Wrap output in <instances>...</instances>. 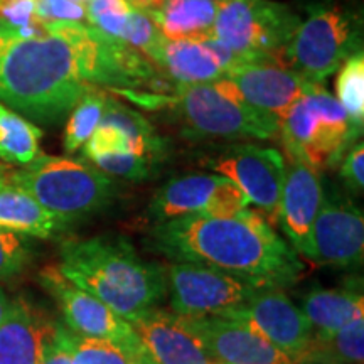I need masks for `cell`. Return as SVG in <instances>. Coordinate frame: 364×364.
<instances>
[{
  "label": "cell",
  "mask_w": 364,
  "mask_h": 364,
  "mask_svg": "<svg viewBox=\"0 0 364 364\" xmlns=\"http://www.w3.org/2000/svg\"><path fill=\"white\" fill-rule=\"evenodd\" d=\"M154 83L144 54L88 22H46L34 36L0 26V103L27 120L58 124L91 90Z\"/></svg>",
  "instance_id": "1"
},
{
  "label": "cell",
  "mask_w": 364,
  "mask_h": 364,
  "mask_svg": "<svg viewBox=\"0 0 364 364\" xmlns=\"http://www.w3.org/2000/svg\"><path fill=\"white\" fill-rule=\"evenodd\" d=\"M150 247L174 262L220 268L262 289H285L304 263L265 218L247 208L233 216H182L157 223Z\"/></svg>",
  "instance_id": "2"
},
{
  "label": "cell",
  "mask_w": 364,
  "mask_h": 364,
  "mask_svg": "<svg viewBox=\"0 0 364 364\" xmlns=\"http://www.w3.org/2000/svg\"><path fill=\"white\" fill-rule=\"evenodd\" d=\"M59 255L58 270L68 282L129 322L167 297L166 268L144 260L122 236L66 241Z\"/></svg>",
  "instance_id": "3"
},
{
  "label": "cell",
  "mask_w": 364,
  "mask_h": 364,
  "mask_svg": "<svg viewBox=\"0 0 364 364\" xmlns=\"http://www.w3.org/2000/svg\"><path fill=\"white\" fill-rule=\"evenodd\" d=\"M117 93L144 107L171 108L194 140H272L279 136L277 118L250 107L225 78L215 83L176 85L172 97L129 90Z\"/></svg>",
  "instance_id": "4"
},
{
  "label": "cell",
  "mask_w": 364,
  "mask_h": 364,
  "mask_svg": "<svg viewBox=\"0 0 364 364\" xmlns=\"http://www.w3.org/2000/svg\"><path fill=\"white\" fill-rule=\"evenodd\" d=\"M7 181L29 193L65 225L105 211L117 196V182L93 164L46 154L9 172Z\"/></svg>",
  "instance_id": "5"
},
{
  "label": "cell",
  "mask_w": 364,
  "mask_h": 364,
  "mask_svg": "<svg viewBox=\"0 0 364 364\" xmlns=\"http://www.w3.org/2000/svg\"><path fill=\"white\" fill-rule=\"evenodd\" d=\"M279 136L290 159L316 172L336 166L358 139L338 98L312 83L279 122Z\"/></svg>",
  "instance_id": "6"
},
{
  "label": "cell",
  "mask_w": 364,
  "mask_h": 364,
  "mask_svg": "<svg viewBox=\"0 0 364 364\" xmlns=\"http://www.w3.org/2000/svg\"><path fill=\"white\" fill-rule=\"evenodd\" d=\"M359 51L361 22L346 9L329 4L316 7L306 21H300L277 61L311 83L324 85L346 59Z\"/></svg>",
  "instance_id": "7"
},
{
  "label": "cell",
  "mask_w": 364,
  "mask_h": 364,
  "mask_svg": "<svg viewBox=\"0 0 364 364\" xmlns=\"http://www.w3.org/2000/svg\"><path fill=\"white\" fill-rule=\"evenodd\" d=\"M299 24L297 14L275 0H218L213 34L250 63L277 61Z\"/></svg>",
  "instance_id": "8"
},
{
  "label": "cell",
  "mask_w": 364,
  "mask_h": 364,
  "mask_svg": "<svg viewBox=\"0 0 364 364\" xmlns=\"http://www.w3.org/2000/svg\"><path fill=\"white\" fill-rule=\"evenodd\" d=\"M167 294L179 316H225L247 304L262 287L201 263L174 262L166 268Z\"/></svg>",
  "instance_id": "9"
},
{
  "label": "cell",
  "mask_w": 364,
  "mask_h": 364,
  "mask_svg": "<svg viewBox=\"0 0 364 364\" xmlns=\"http://www.w3.org/2000/svg\"><path fill=\"white\" fill-rule=\"evenodd\" d=\"M250 206L235 182L220 174H189L167 181L154 194L149 213L157 223L182 216H233Z\"/></svg>",
  "instance_id": "10"
},
{
  "label": "cell",
  "mask_w": 364,
  "mask_h": 364,
  "mask_svg": "<svg viewBox=\"0 0 364 364\" xmlns=\"http://www.w3.org/2000/svg\"><path fill=\"white\" fill-rule=\"evenodd\" d=\"M41 282L56 299L65 317V326L83 338L105 339L127 346L134 351H145L142 341L132 326L107 304L68 282L58 267H49L41 273Z\"/></svg>",
  "instance_id": "11"
},
{
  "label": "cell",
  "mask_w": 364,
  "mask_h": 364,
  "mask_svg": "<svg viewBox=\"0 0 364 364\" xmlns=\"http://www.w3.org/2000/svg\"><path fill=\"white\" fill-rule=\"evenodd\" d=\"M206 164L216 174L235 182L268 220L277 221L285 177V159L279 150L258 144H238Z\"/></svg>",
  "instance_id": "12"
},
{
  "label": "cell",
  "mask_w": 364,
  "mask_h": 364,
  "mask_svg": "<svg viewBox=\"0 0 364 364\" xmlns=\"http://www.w3.org/2000/svg\"><path fill=\"white\" fill-rule=\"evenodd\" d=\"M218 317L248 326L294 363L302 358L314 336L311 322L282 289H262L247 304Z\"/></svg>",
  "instance_id": "13"
},
{
  "label": "cell",
  "mask_w": 364,
  "mask_h": 364,
  "mask_svg": "<svg viewBox=\"0 0 364 364\" xmlns=\"http://www.w3.org/2000/svg\"><path fill=\"white\" fill-rule=\"evenodd\" d=\"M213 361L225 364H295L248 326L218 316H181Z\"/></svg>",
  "instance_id": "14"
},
{
  "label": "cell",
  "mask_w": 364,
  "mask_h": 364,
  "mask_svg": "<svg viewBox=\"0 0 364 364\" xmlns=\"http://www.w3.org/2000/svg\"><path fill=\"white\" fill-rule=\"evenodd\" d=\"M312 260L322 265L358 267L364 258V216L351 201L324 194L312 230Z\"/></svg>",
  "instance_id": "15"
},
{
  "label": "cell",
  "mask_w": 364,
  "mask_h": 364,
  "mask_svg": "<svg viewBox=\"0 0 364 364\" xmlns=\"http://www.w3.org/2000/svg\"><path fill=\"white\" fill-rule=\"evenodd\" d=\"M250 107L268 113L277 122L287 115L292 105L306 95L311 81L280 63L265 61L245 63L223 76Z\"/></svg>",
  "instance_id": "16"
},
{
  "label": "cell",
  "mask_w": 364,
  "mask_h": 364,
  "mask_svg": "<svg viewBox=\"0 0 364 364\" xmlns=\"http://www.w3.org/2000/svg\"><path fill=\"white\" fill-rule=\"evenodd\" d=\"M324 199L318 172L295 159L285 162L277 221L295 253L312 260V230Z\"/></svg>",
  "instance_id": "17"
},
{
  "label": "cell",
  "mask_w": 364,
  "mask_h": 364,
  "mask_svg": "<svg viewBox=\"0 0 364 364\" xmlns=\"http://www.w3.org/2000/svg\"><path fill=\"white\" fill-rule=\"evenodd\" d=\"M145 351L156 364H211L206 349L179 314L150 309L132 318Z\"/></svg>",
  "instance_id": "18"
},
{
  "label": "cell",
  "mask_w": 364,
  "mask_h": 364,
  "mask_svg": "<svg viewBox=\"0 0 364 364\" xmlns=\"http://www.w3.org/2000/svg\"><path fill=\"white\" fill-rule=\"evenodd\" d=\"M54 324L27 300H12L0 324V364H39Z\"/></svg>",
  "instance_id": "19"
},
{
  "label": "cell",
  "mask_w": 364,
  "mask_h": 364,
  "mask_svg": "<svg viewBox=\"0 0 364 364\" xmlns=\"http://www.w3.org/2000/svg\"><path fill=\"white\" fill-rule=\"evenodd\" d=\"M150 63L176 85L215 83L223 78V71L215 58L201 43L193 39L169 41L164 38Z\"/></svg>",
  "instance_id": "20"
},
{
  "label": "cell",
  "mask_w": 364,
  "mask_h": 364,
  "mask_svg": "<svg viewBox=\"0 0 364 364\" xmlns=\"http://www.w3.org/2000/svg\"><path fill=\"white\" fill-rule=\"evenodd\" d=\"M300 311L311 322L314 332L329 334L364 317V297L361 287L341 289H312L302 297Z\"/></svg>",
  "instance_id": "21"
},
{
  "label": "cell",
  "mask_w": 364,
  "mask_h": 364,
  "mask_svg": "<svg viewBox=\"0 0 364 364\" xmlns=\"http://www.w3.org/2000/svg\"><path fill=\"white\" fill-rule=\"evenodd\" d=\"M66 225L44 209L29 193L7 179L0 182V228L17 235L53 238Z\"/></svg>",
  "instance_id": "22"
},
{
  "label": "cell",
  "mask_w": 364,
  "mask_h": 364,
  "mask_svg": "<svg viewBox=\"0 0 364 364\" xmlns=\"http://www.w3.org/2000/svg\"><path fill=\"white\" fill-rule=\"evenodd\" d=\"M95 132L122 140L134 147L136 152L145 154L156 161H159L164 152L162 139L156 134V129L147 118L140 112L112 98L108 93L102 120Z\"/></svg>",
  "instance_id": "23"
},
{
  "label": "cell",
  "mask_w": 364,
  "mask_h": 364,
  "mask_svg": "<svg viewBox=\"0 0 364 364\" xmlns=\"http://www.w3.org/2000/svg\"><path fill=\"white\" fill-rule=\"evenodd\" d=\"M43 130L26 117L0 103V161L11 166H27L39 156Z\"/></svg>",
  "instance_id": "24"
},
{
  "label": "cell",
  "mask_w": 364,
  "mask_h": 364,
  "mask_svg": "<svg viewBox=\"0 0 364 364\" xmlns=\"http://www.w3.org/2000/svg\"><path fill=\"white\" fill-rule=\"evenodd\" d=\"M302 359L329 361L338 364H363L364 361V317L348 324L343 329L317 334L314 332ZM297 361V363H299Z\"/></svg>",
  "instance_id": "25"
},
{
  "label": "cell",
  "mask_w": 364,
  "mask_h": 364,
  "mask_svg": "<svg viewBox=\"0 0 364 364\" xmlns=\"http://www.w3.org/2000/svg\"><path fill=\"white\" fill-rule=\"evenodd\" d=\"M338 102L344 108L354 134L361 135L364 124V54H353L339 68L336 80Z\"/></svg>",
  "instance_id": "26"
},
{
  "label": "cell",
  "mask_w": 364,
  "mask_h": 364,
  "mask_svg": "<svg viewBox=\"0 0 364 364\" xmlns=\"http://www.w3.org/2000/svg\"><path fill=\"white\" fill-rule=\"evenodd\" d=\"M73 364H156L147 351H134L127 346L105 339L83 338L73 332Z\"/></svg>",
  "instance_id": "27"
},
{
  "label": "cell",
  "mask_w": 364,
  "mask_h": 364,
  "mask_svg": "<svg viewBox=\"0 0 364 364\" xmlns=\"http://www.w3.org/2000/svg\"><path fill=\"white\" fill-rule=\"evenodd\" d=\"M107 91L91 90L73 107L65 129V152L75 154L88 142L102 120Z\"/></svg>",
  "instance_id": "28"
},
{
  "label": "cell",
  "mask_w": 364,
  "mask_h": 364,
  "mask_svg": "<svg viewBox=\"0 0 364 364\" xmlns=\"http://www.w3.org/2000/svg\"><path fill=\"white\" fill-rule=\"evenodd\" d=\"M86 22L112 38L124 41L132 7L127 0H88L85 4Z\"/></svg>",
  "instance_id": "29"
},
{
  "label": "cell",
  "mask_w": 364,
  "mask_h": 364,
  "mask_svg": "<svg viewBox=\"0 0 364 364\" xmlns=\"http://www.w3.org/2000/svg\"><path fill=\"white\" fill-rule=\"evenodd\" d=\"M98 171L107 176L124 177L130 181H144L147 179L152 172L157 161L152 157L140 156V154L132 152H108L97 154V156L88 159Z\"/></svg>",
  "instance_id": "30"
},
{
  "label": "cell",
  "mask_w": 364,
  "mask_h": 364,
  "mask_svg": "<svg viewBox=\"0 0 364 364\" xmlns=\"http://www.w3.org/2000/svg\"><path fill=\"white\" fill-rule=\"evenodd\" d=\"M46 22L39 19L34 0H0V26L21 36H34Z\"/></svg>",
  "instance_id": "31"
},
{
  "label": "cell",
  "mask_w": 364,
  "mask_h": 364,
  "mask_svg": "<svg viewBox=\"0 0 364 364\" xmlns=\"http://www.w3.org/2000/svg\"><path fill=\"white\" fill-rule=\"evenodd\" d=\"M164 41V36L159 31V27L154 24V21L144 12L132 9V16L127 33L124 36V43L134 48L135 51L144 54L145 58H152V54L157 51V48Z\"/></svg>",
  "instance_id": "32"
},
{
  "label": "cell",
  "mask_w": 364,
  "mask_h": 364,
  "mask_svg": "<svg viewBox=\"0 0 364 364\" xmlns=\"http://www.w3.org/2000/svg\"><path fill=\"white\" fill-rule=\"evenodd\" d=\"M29 262V248L22 236L0 228V280L12 279Z\"/></svg>",
  "instance_id": "33"
},
{
  "label": "cell",
  "mask_w": 364,
  "mask_h": 364,
  "mask_svg": "<svg viewBox=\"0 0 364 364\" xmlns=\"http://www.w3.org/2000/svg\"><path fill=\"white\" fill-rule=\"evenodd\" d=\"M43 22H86L85 4L80 0H34Z\"/></svg>",
  "instance_id": "34"
},
{
  "label": "cell",
  "mask_w": 364,
  "mask_h": 364,
  "mask_svg": "<svg viewBox=\"0 0 364 364\" xmlns=\"http://www.w3.org/2000/svg\"><path fill=\"white\" fill-rule=\"evenodd\" d=\"M73 332L63 324H54V329L44 346L39 364H73L71 353Z\"/></svg>",
  "instance_id": "35"
},
{
  "label": "cell",
  "mask_w": 364,
  "mask_h": 364,
  "mask_svg": "<svg viewBox=\"0 0 364 364\" xmlns=\"http://www.w3.org/2000/svg\"><path fill=\"white\" fill-rule=\"evenodd\" d=\"M341 179L354 196H361L364 188V147L363 142L354 145L341 166Z\"/></svg>",
  "instance_id": "36"
},
{
  "label": "cell",
  "mask_w": 364,
  "mask_h": 364,
  "mask_svg": "<svg viewBox=\"0 0 364 364\" xmlns=\"http://www.w3.org/2000/svg\"><path fill=\"white\" fill-rule=\"evenodd\" d=\"M11 306H12V300L7 297V294L4 292L2 289H0V324H2V321L6 318L9 311H11Z\"/></svg>",
  "instance_id": "37"
},
{
  "label": "cell",
  "mask_w": 364,
  "mask_h": 364,
  "mask_svg": "<svg viewBox=\"0 0 364 364\" xmlns=\"http://www.w3.org/2000/svg\"><path fill=\"white\" fill-rule=\"evenodd\" d=\"M7 176H9V167H7V164H4L2 161H0V182L6 181Z\"/></svg>",
  "instance_id": "38"
},
{
  "label": "cell",
  "mask_w": 364,
  "mask_h": 364,
  "mask_svg": "<svg viewBox=\"0 0 364 364\" xmlns=\"http://www.w3.org/2000/svg\"><path fill=\"white\" fill-rule=\"evenodd\" d=\"M295 364H338V363H329V361H316V359H302V361Z\"/></svg>",
  "instance_id": "39"
},
{
  "label": "cell",
  "mask_w": 364,
  "mask_h": 364,
  "mask_svg": "<svg viewBox=\"0 0 364 364\" xmlns=\"http://www.w3.org/2000/svg\"><path fill=\"white\" fill-rule=\"evenodd\" d=\"M211 364H225V363H220V361H213Z\"/></svg>",
  "instance_id": "40"
},
{
  "label": "cell",
  "mask_w": 364,
  "mask_h": 364,
  "mask_svg": "<svg viewBox=\"0 0 364 364\" xmlns=\"http://www.w3.org/2000/svg\"><path fill=\"white\" fill-rule=\"evenodd\" d=\"M80 2H81V4H86V2H88V0H80Z\"/></svg>",
  "instance_id": "41"
}]
</instances>
